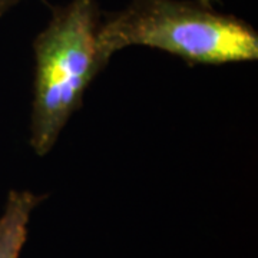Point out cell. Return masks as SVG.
<instances>
[{
    "instance_id": "6da1fadb",
    "label": "cell",
    "mask_w": 258,
    "mask_h": 258,
    "mask_svg": "<svg viewBox=\"0 0 258 258\" xmlns=\"http://www.w3.org/2000/svg\"><path fill=\"white\" fill-rule=\"evenodd\" d=\"M129 46L159 49L188 64L240 63L258 59V33L245 20L200 2L131 0L98 29L105 59Z\"/></svg>"
},
{
    "instance_id": "7a4b0ae2",
    "label": "cell",
    "mask_w": 258,
    "mask_h": 258,
    "mask_svg": "<svg viewBox=\"0 0 258 258\" xmlns=\"http://www.w3.org/2000/svg\"><path fill=\"white\" fill-rule=\"evenodd\" d=\"M101 15L96 0H71L53 8L47 26L33 40L35 78L30 147L37 157L55 147L83 95L109 63L98 47Z\"/></svg>"
},
{
    "instance_id": "3957f363",
    "label": "cell",
    "mask_w": 258,
    "mask_h": 258,
    "mask_svg": "<svg viewBox=\"0 0 258 258\" xmlns=\"http://www.w3.org/2000/svg\"><path fill=\"white\" fill-rule=\"evenodd\" d=\"M46 197L28 189H12L0 215V258H20L32 214Z\"/></svg>"
},
{
    "instance_id": "277c9868",
    "label": "cell",
    "mask_w": 258,
    "mask_h": 258,
    "mask_svg": "<svg viewBox=\"0 0 258 258\" xmlns=\"http://www.w3.org/2000/svg\"><path fill=\"white\" fill-rule=\"evenodd\" d=\"M19 2H22V0H0V18H2L8 10L12 9L13 6H16Z\"/></svg>"
},
{
    "instance_id": "5b68a950",
    "label": "cell",
    "mask_w": 258,
    "mask_h": 258,
    "mask_svg": "<svg viewBox=\"0 0 258 258\" xmlns=\"http://www.w3.org/2000/svg\"><path fill=\"white\" fill-rule=\"evenodd\" d=\"M200 3H203L205 6H208V8H212V3L214 2H217V0H198Z\"/></svg>"
}]
</instances>
